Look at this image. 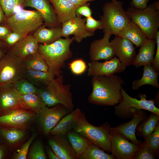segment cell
Returning <instances> with one entry per match:
<instances>
[{"label": "cell", "mask_w": 159, "mask_h": 159, "mask_svg": "<svg viewBox=\"0 0 159 159\" xmlns=\"http://www.w3.org/2000/svg\"><path fill=\"white\" fill-rule=\"evenodd\" d=\"M25 129L0 127V134L10 144L16 143L20 141L25 134Z\"/></svg>", "instance_id": "obj_33"}, {"label": "cell", "mask_w": 159, "mask_h": 159, "mask_svg": "<svg viewBox=\"0 0 159 159\" xmlns=\"http://www.w3.org/2000/svg\"><path fill=\"white\" fill-rule=\"evenodd\" d=\"M44 24L43 18L38 11L24 9L22 8L6 18V25L12 32L26 36L33 34Z\"/></svg>", "instance_id": "obj_6"}, {"label": "cell", "mask_w": 159, "mask_h": 159, "mask_svg": "<svg viewBox=\"0 0 159 159\" xmlns=\"http://www.w3.org/2000/svg\"><path fill=\"white\" fill-rule=\"evenodd\" d=\"M22 108L19 100L18 94L14 85L0 89V116Z\"/></svg>", "instance_id": "obj_20"}, {"label": "cell", "mask_w": 159, "mask_h": 159, "mask_svg": "<svg viewBox=\"0 0 159 159\" xmlns=\"http://www.w3.org/2000/svg\"><path fill=\"white\" fill-rule=\"evenodd\" d=\"M117 36L129 39L137 47H140L148 38L143 31L131 20Z\"/></svg>", "instance_id": "obj_25"}, {"label": "cell", "mask_w": 159, "mask_h": 159, "mask_svg": "<svg viewBox=\"0 0 159 159\" xmlns=\"http://www.w3.org/2000/svg\"><path fill=\"white\" fill-rule=\"evenodd\" d=\"M111 35L104 33L102 38L93 41L90 44L89 54L91 61L110 59L115 55L110 38Z\"/></svg>", "instance_id": "obj_18"}, {"label": "cell", "mask_w": 159, "mask_h": 159, "mask_svg": "<svg viewBox=\"0 0 159 159\" xmlns=\"http://www.w3.org/2000/svg\"><path fill=\"white\" fill-rule=\"evenodd\" d=\"M23 60L8 50L0 60V89L24 78Z\"/></svg>", "instance_id": "obj_9"}, {"label": "cell", "mask_w": 159, "mask_h": 159, "mask_svg": "<svg viewBox=\"0 0 159 159\" xmlns=\"http://www.w3.org/2000/svg\"><path fill=\"white\" fill-rule=\"evenodd\" d=\"M0 47L5 48L8 50L2 41H0Z\"/></svg>", "instance_id": "obj_54"}, {"label": "cell", "mask_w": 159, "mask_h": 159, "mask_svg": "<svg viewBox=\"0 0 159 159\" xmlns=\"http://www.w3.org/2000/svg\"><path fill=\"white\" fill-rule=\"evenodd\" d=\"M122 100L118 105L115 107L114 113L117 116L124 119L132 118L138 110L143 109L159 115V109L157 107L153 100H148L145 94L138 95L139 100L129 96L122 88Z\"/></svg>", "instance_id": "obj_8"}, {"label": "cell", "mask_w": 159, "mask_h": 159, "mask_svg": "<svg viewBox=\"0 0 159 159\" xmlns=\"http://www.w3.org/2000/svg\"><path fill=\"white\" fill-rule=\"evenodd\" d=\"M159 123V115L150 112L149 117L138 124L135 133L137 135L145 138L154 131Z\"/></svg>", "instance_id": "obj_31"}, {"label": "cell", "mask_w": 159, "mask_h": 159, "mask_svg": "<svg viewBox=\"0 0 159 159\" xmlns=\"http://www.w3.org/2000/svg\"><path fill=\"white\" fill-rule=\"evenodd\" d=\"M44 24L39 27L33 35L39 43L50 44L61 38V26L47 28Z\"/></svg>", "instance_id": "obj_26"}, {"label": "cell", "mask_w": 159, "mask_h": 159, "mask_svg": "<svg viewBox=\"0 0 159 159\" xmlns=\"http://www.w3.org/2000/svg\"><path fill=\"white\" fill-rule=\"evenodd\" d=\"M69 66L72 73L76 75H80L84 73L87 67L86 63L82 59L73 61L69 64Z\"/></svg>", "instance_id": "obj_40"}, {"label": "cell", "mask_w": 159, "mask_h": 159, "mask_svg": "<svg viewBox=\"0 0 159 159\" xmlns=\"http://www.w3.org/2000/svg\"><path fill=\"white\" fill-rule=\"evenodd\" d=\"M110 125L108 122L96 127L87 121L85 113L81 112L74 129L92 144L108 153L111 152L109 131Z\"/></svg>", "instance_id": "obj_4"}, {"label": "cell", "mask_w": 159, "mask_h": 159, "mask_svg": "<svg viewBox=\"0 0 159 159\" xmlns=\"http://www.w3.org/2000/svg\"><path fill=\"white\" fill-rule=\"evenodd\" d=\"M123 3L116 0L105 3L100 16L103 32L117 36L131 19L123 7Z\"/></svg>", "instance_id": "obj_5"}, {"label": "cell", "mask_w": 159, "mask_h": 159, "mask_svg": "<svg viewBox=\"0 0 159 159\" xmlns=\"http://www.w3.org/2000/svg\"><path fill=\"white\" fill-rule=\"evenodd\" d=\"M55 76L53 73L49 71L44 72L25 69L24 78L38 88L48 85Z\"/></svg>", "instance_id": "obj_28"}, {"label": "cell", "mask_w": 159, "mask_h": 159, "mask_svg": "<svg viewBox=\"0 0 159 159\" xmlns=\"http://www.w3.org/2000/svg\"><path fill=\"white\" fill-rule=\"evenodd\" d=\"M46 150L48 158L50 159H60L49 146H46Z\"/></svg>", "instance_id": "obj_48"}, {"label": "cell", "mask_w": 159, "mask_h": 159, "mask_svg": "<svg viewBox=\"0 0 159 159\" xmlns=\"http://www.w3.org/2000/svg\"><path fill=\"white\" fill-rule=\"evenodd\" d=\"M72 110L58 104L51 108L47 107L38 114V122L43 134L48 136L61 119Z\"/></svg>", "instance_id": "obj_10"}, {"label": "cell", "mask_w": 159, "mask_h": 159, "mask_svg": "<svg viewBox=\"0 0 159 159\" xmlns=\"http://www.w3.org/2000/svg\"><path fill=\"white\" fill-rule=\"evenodd\" d=\"M79 159H115L113 155L107 153L103 150L91 143Z\"/></svg>", "instance_id": "obj_34"}, {"label": "cell", "mask_w": 159, "mask_h": 159, "mask_svg": "<svg viewBox=\"0 0 159 159\" xmlns=\"http://www.w3.org/2000/svg\"><path fill=\"white\" fill-rule=\"evenodd\" d=\"M8 51L7 49L0 47V60Z\"/></svg>", "instance_id": "obj_51"}, {"label": "cell", "mask_w": 159, "mask_h": 159, "mask_svg": "<svg viewBox=\"0 0 159 159\" xmlns=\"http://www.w3.org/2000/svg\"><path fill=\"white\" fill-rule=\"evenodd\" d=\"M92 11L90 7V4L88 2L78 6L76 11V16H84L86 18L92 16Z\"/></svg>", "instance_id": "obj_44"}, {"label": "cell", "mask_w": 159, "mask_h": 159, "mask_svg": "<svg viewBox=\"0 0 159 159\" xmlns=\"http://www.w3.org/2000/svg\"><path fill=\"white\" fill-rule=\"evenodd\" d=\"M48 136L49 146L60 159H77L66 134Z\"/></svg>", "instance_id": "obj_19"}, {"label": "cell", "mask_w": 159, "mask_h": 159, "mask_svg": "<svg viewBox=\"0 0 159 159\" xmlns=\"http://www.w3.org/2000/svg\"><path fill=\"white\" fill-rule=\"evenodd\" d=\"M149 0H132L130 3V6L139 9H144L148 6Z\"/></svg>", "instance_id": "obj_46"}, {"label": "cell", "mask_w": 159, "mask_h": 159, "mask_svg": "<svg viewBox=\"0 0 159 159\" xmlns=\"http://www.w3.org/2000/svg\"><path fill=\"white\" fill-rule=\"evenodd\" d=\"M148 117L145 110H138L135 111L131 120L116 127H110V129L120 133L135 144L140 145L142 140H138L136 138V128L140 122L145 120Z\"/></svg>", "instance_id": "obj_17"}, {"label": "cell", "mask_w": 159, "mask_h": 159, "mask_svg": "<svg viewBox=\"0 0 159 159\" xmlns=\"http://www.w3.org/2000/svg\"><path fill=\"white\" fill-rule=\"evenodd\" d=\"M33 8L41 15L44 24L49 28L61 26L58 21L54 9L49 0H25L22 6Z\"/></svg>", "instance_id": "obj_16"}, {"label": "cell", "mask_w": 159, "mask_h": 159, "mask_svg": "<svg viewBox=\"0 0 159 159\" xmlns=\"http://www.w3.org/2000/svg\"><path fill=\"white\" fill-rule=\"evenodd\" d=\"M85 27L89 32L94 33L98 29H102L103 24L100 20H96L92 16L86 18Z\"/></svg>", "instance_id": "obj_43"}, {"label": "cell", "mask_w": 159, "mask_h": 159, "mask_svg": "<svg viewBox=\"0 0 159 159\" xmlns=\"http://www.w3.org/2000/svg\"><path fill=\"white\" fill-rule=\"evenodd\" d=\"M86 21V18H82L81 16H76L63 22L61 24L62 37L66 38L73 35L74 40L80 43L84 39L93 36L94 33L89 32L85 27Z\"/></svg>", "instance_id": "obj_14"}, {"label": "cell", "mask_w": 159, "mask_h": 159, "mask_svg": "<svg viewBox=\"0 0 159 159\" xmlns=\"http://www.w3.org/2000/svg\"><path fill=\"white\" fill-rule=\"evenodd\" d=\"M95 0H94V1H95ZM112 1H116V0H111Z\"/></svg>", "instance_id": "obj_55"}, {"label": "cell", "mask_w": 159, "mask_h": 159, "mask_svg": "<svg viewBox=\"0 0 159 159\" xmlns=\"http://www.w3.org/2000/svg\"><path fill=\"white\" fill-rule=\"evenodd\" d=\"M28 157L30 159H47L41 140H38L34 143L29 153Z\"/></svg>", "instance_id": "obj_38"}, {"label": "cell", "mask_w": 159, "mask_h": 159, "mask_svg": "<svg viewBox=\"0 0 159 159\" xmlns=\"http://www.w3.org/2000/svg\"><path fill=\"white\" fill-rule=\"evenodd\" d=\"M26 36L12 32L2 41L9 50L18 42Z\"/></svg>", "instance_id": "obj_41"}, {"label": "cell", "mask_w": 159, "mask_h": 159, "mask_svg": "<svg viewBox=\"0 0 159 159\" xmlns=\"http://www.w3.org/2000/svg\"><path fill=\"white\" fill-rule=\"evenodd\" d=\"M159 74V72L156 71L152 65L144 66L142 77L140 79H137L132 81V89L137 90L140 87L147 85L159 88L158 81Z\"/></svg>", "instance_id": "obj_29"}, {"label": "cell", "mask_w": 159, "mask_h": 159, "mask_svg": "<svg viewBox=\"0 0 159 159\" xmlns=\"http://www.w3.org/2000/svg\"><path fill=\"white\" fill-rule=\"evenodd\" d=\"M155 155L151 147L142 141L139 149L135 153L132 159H155Z\"/></svg>", "instance_id": "obj_36"}, {"label": "cell", "mask_w": 159, "mask_h": 159, "mask_svg": "<svg viewBox=\"0 0 159 159\" xmlns=\"http://www.w3.org/2000/svg\"><path fill=\"white\" fill-rule=\"evenodd\" d=\"M14 86L19 95L30 93L39 94L38 88L24 78L17 81L14 84Z\"/></svg>", "instance_id": "obj_35"}, {"label": "cell", "mask_w": 159, "mask_h": 159, "mask_svg": "<svg viewBox=\"0 0 159 159\" xmlns=\"http://www.w3.org/2000/svg\"><path fill=\"white\" fill-rule=\"evenodd\" d=\"M36 134H32L29 140L22 146L14 157L16 159H25L26 158L29 149L32 143L36 137Z\"/></svg>", "instance_id": "obj_42"}, {"label": "cell", "mask_w": 159, "mask_h": 159, "mask_svg": "<svg viewBox=\"0 0 159 159\" xmlns=\"http://www.w3.org/2000/svg\"><path fill=\"white\" fill-rule=\"evenodd\" d=\"M109 135L111 152L115 159H132L140 145L130 142L120 133L110 129Z\"/></svg>", "instance_id": "obj_11"}, {"label": "cell", "mask_w": 159, "mask_h": 159, "mask_svg": "<svg viewBox=\"0 0 159 159\" xmlns=\"http://www.w3.org/2000/svg\"><path fill=\"white\" fill-rule=\"evenodd\" d=\"M144 141L149 145L154 152L155 156L158 157L159 152V123L154 131L144 139Z\"/></svg>", "instance_id": "obj_39"}, {"label": "cell", "mask_w": 159, "mask_h": 159, "mask_svg": "<svg viewBox=\"0 0 159 159\" xmlns=\"http://www.w3.org/2000/svg\"><path fill=\"white\" fill-rule=\"evenodd\" d=\"M115 55L126 67L132 65L136 55L133 43L126 38L116 36L110 42Z\"/></svg>", "instance_id": "obj_15"}, {"label": "cell", "mask_w": 159, "mask_h": 159, "mask_svg": "<svg viewBox=\"0 0 159 159\" xmlns=\"http://www.w3.org/2000/svg\"><path fill=\"white\" fill-rule=\"evenodd\" d=\"M4 150L2 147L0 146V159H2L4 156Z\"/></svg>", "instance_id": "obj_53"}, {"label": "cell", "mask_w": 159, "mask_h": 159, "mask_svg": "<svg viewBox=\"0 0 159 159\" xmlns=\"http://www.w3.org/2000/svg\"><path fill=\"white\" fill-rule=\"evenodd\" d=\"M77 159L86 151L92 143L88 139L81 136L74 129L66 134Z\"/></svg>", "instance_id": "obj_30"}, {"label": "cell", "mask_w": 159, "mask_h": 159, "mask_svg": "<svg viewBox=\"0 0 159 159\" xmlns=\"http://www.w3.org/2000/svg\"><path fill=\"white\" fill-rule=\"evenodd\" d=\"M87 75L89 76H110L123 72L126 67L115 56L102 62L91 61L88 63Z\"/></svg>", "instance_id": "obj_13"}, {"label": "cell", "mask_w": 159, "mask_h": 159, "mask_svg": "<svg viewBox=\"0 0 159 159\" xmlns=\"http://www.w3.org/2000/svg\"><path fill=\"white\" fill-rule=\"evenodd\" d=\"M25 0H0V4L6 17L7 18L15 13L17 6H22Z\"/></svg>", "instance_id": "obj_37"}, {"label": "cell", "mask_w": 159, "mask_h": 159, "mask_svg": "<svg viewBox=\"0 0 159 159\" xmlns=\"http://www.w3.org/2000/svg\"><path fill=\"white\" fill-rule=\"evenodd\" d=\"M155 39L157 45L155 56L154 58L152 66L156 71H159V31H158L155 37Z\"/></svg>", "instance_id": "obj_45"}, {"label": "cell", "mask_w": 159, "mask_h": 159, "mask_svg": "<svg viewBox=\"0 0 159 159\" xmlns=\"http://www.w3.org/2000/svg\"><path fill=\"white\" fill-rule=\"evenodd\" d=\"M156 44L155 39L147 38L140 47L132 65L136 68L141 66L152 65L154 59Z\"/></svg>", "instance_id": "obj_22"}, {"label": "cell", "mask_w": 159, "mask_h": 159, "mask_svg": "<svg viewBox=\"0 0 159 159\" xmlns=\"http://www.w3.org/2000/svg\"><path fill=\"white\" fill-rule=\"evenodd\" d=\"M126 12L131 20L144 32L147 38L155 39L159 27V11L152 4L143 9L130 6Z\"/></svg>", "instance_id": "obj_7"}, {"label": "cell", "mask_w": 159, "mask_h": 159, "mask_svg": "<svg viewBox=\"0 0 159 159\" xmlns=\"http://www.w3.org/2000/svg\"><path fill=\"white\" fill-rule=\"evenodd\" d=\"M6 18L0 2V26H6Z\"/></svg>", "instance_id": "obj_49"}, {"label": "cell", "mask_w": 159, "mask_h": 159, "mask_svg": "<svg viewBox=\"0 0 159 159\" xmlns=\"http://www.w3.org/2000/svg\"><path fill=\"white\" fill-rule=\"evenodd\" d=\"M81 112L80 109L77 108L64 116L50 130L48 135L66 134L68 131L73 129Z\"/></svg>", "instance_id": "obj_23"}, {"label": "cell", "mask_w": 159, "mask_h": 159, "mask_svg": "<svg viewBox=\"0 0 159 159\" xmlns=\"http://www.w3.org/2000/svg\"><path fill=\"white\" fill-rule=\"evenodd\" d=\"M52 6L58 22H63L76 16L77 8L68 0H49Z\"/></svg>", "instance_id": "obj_24"}, {"label": "cell", "mask_w": 159, "mask_h": 159, "mask_svg": "<svg viewBox=\"0 0 159 159\" xmlns=\"http://www.w3.org/2000/svg\"><path fill=\"white\" fill-rule=\"evenodd\" d=\"M77 7L89 1H94V0H68Z\"/></svg>", "instance_id": "obj_50"}, {"label": "cell", "mask_w": 159, "mask_h": 159, "mask_svg": "<svg viewBox=\"0 0 159 159\" xmlns=\"http://www.w3.org/2000/svg\"><path fill=\"white\" fill-rule=\"evenodd\" d=\"M11 32L6 26H0V41L2 42Z\"/></svg>", "instance_id": "obj_47"}, {"label": "cell", "mask_w": 159, "mask_h": 159, "mask_svg": "<svg viewBox=\"0 0 159 159\" xmlns=\"http://www.w3.org/2000/svg\"><path fill=\"white\" fill-rule=\"evenodd\" d=\"M152 5L156 8L159 11V1H155L153 3L151 4Z\"/></svg>", "instance_id": "obj_52"}, {"label": "cell", "mask_w": 159, "mask_h": 159, "mask_svg": "<svg viewBox=\"0 0 159 159\" xmlns=\"http://www.w3.org/2000/svg\"><path fill=\"white\" fill-rule=\"evenodd\" d=\"M57 77L47 85L38 88L39 94L48 107L61 104L72 110L74 105L71 85L63 84V77L61 74Z\"/></svg>", "instance_id": "obj_3"}, {"label": "cell", "mask_w": 159, "mask_h": 159, "mask_svg": "<svg viewBox=\"0 0 159 159\" xmlns=\"http://www.w3.org/2000/svg\"><path fill=\"white\" fill-rule=\"evenodd\" d=\"M23 60L26 69L44 72L48 71L47 64L38 52Z\"/></svg>", "instance_id": "obj_32"}, {"label": "cell", "mask_w": 159, "mask_h": 159, "mask_svg": "<svg viewBox=\"0 0 159 159\" xmlns=\"http://www.w3.org/2000/svg\"><path fill=\"white\" fill-rule=\"evenodd\" d=\"M19 100L21 107L39 114L47 106L39 94L30 93L18 94Z\"/></svg>", "instance_id": "obj_27"}, {"label": "cell", "mask_w": 159, "mask_h": 159, "mask_svg": "<svg viewBox=\"0 0 159 159\" xmlns=\"http://www.w3.org/2000/svg\"><path fill=\"white\" fill-rule=\"evenodd\" d=\"M39 43L33 34L27 36L8 50L22 60L38 52Z\"/></svg>", "instance_id": "obj_21"}, {"label": "cell", "mask_w": 159, "mask_h": 159, "mask_svg": "<svg viewBox=\"0 0 159 159\" xmlns=\"http://www.w3.org/2000/svg\"><path fill=\"white\" fill-rule=\"evenodd\" d=\"M91 83L92 90L88 97L91 104L100 106H115L122 100L121 89L124 83L117 75L93 76Z\"/></svg>", "instance_id": "obj_1"}, {"label": "cell", "mask_w": 159, "mask_h": 159, "mask_svg": "<svg viewBox=\"0 0 159 159\" xmlns=\"http://www.w3.org/2000/svg\"><path fill=\"white\" fill-rule=\"evenodd\" d=\"M36 114L23 108L15 110L7 114L0 116V127L25 129L34 120Z\"/></svg>", "instance_id": "obj_12"}, {"label": "cell", "mask_w": 159, "mask_h": 159, "mask_svg": "<svg viewBox=\"0 0 159 159\" xmlns=\"http://www.w3.org/2000/svg\"><path fill=\"white\" fill-rule=\"evenodd\" d=\"M74 40V37H68L61 38L49 44L39 43L38 52L47 64L48 71L55 76L62 73V69L65 67V62L72 57L73 53L70 46Z\"/></svg>", "instance_id": "obj_2"}]
</instances>
